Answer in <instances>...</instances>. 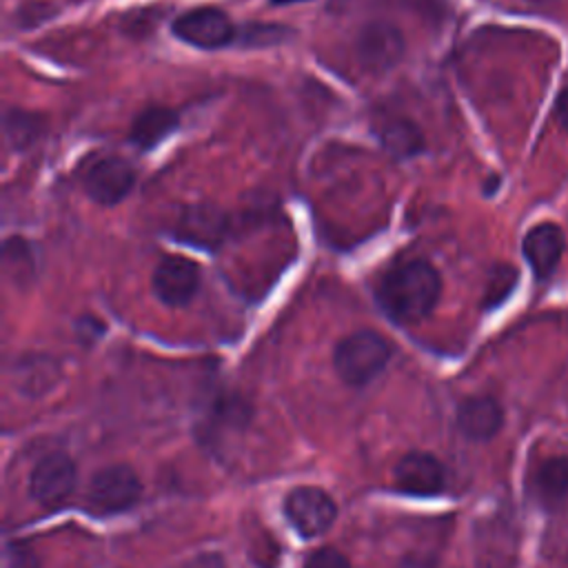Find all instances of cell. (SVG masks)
Returning <instances> with one entry per match:
<instances>
[{
    "mask_svg": "<svg viewBox=\"0 0 568 568\" xmlns=\"http://www.w3.org/2000/svg\"><path fill=\"white\" fill-rule=\"evenodd\" d=\"M442 277L426 260H408L388 268L377 286L382 308L395 322L410 324L424 320L437 304Z\"/></svg>",
    "mask_w": 568,
    "mask_h": 568,
    "instance_id": "1",
    "label": "cell"
},
{
    "mask_svg": "<svg viewBox=\"0 0 568 568\" xmlns=\"http://www.w3.org/2000/svg\"><path fill=\"white\" fill-rule=\"evenodd\" d=\"M390 359V344L375 331H357L346 335L333 353L337 375L351 384L362 386L375 379Z\"/></svg>",
    "mask_w": 568,
    "mask_h": 568,
    "instance_id": "2",
    "label": "cell"
},
{
    "mask_svg": "<svg viewBox=\"0 0 568 568\" xmlns=\"http://www.w3.org/2000/svg\"><path fill=\"white\" fill-rule=\"evenodd\" d=\"M175 38L197 49H222L235 40L237 27L215 7H200L178 16L171 24Z\"/></svg>",
    "mask_w": 568,
    "mask_h": 568,
    "instance_id": "3",
    "label": "cell"
},
{
    "mask_svg": "<svg viewBox=\"0 0 568 568\" xmlns=\"http://www.w3.org/2000/svg\"><path fill=\"white\" fill-rule=\"evenodd\" d=\"M355 55L368 73H384L393 69L404 55L402 31L384 20L364 24L355 38Z\"/></svg>",
    "mask_w": 568,
    "mask_h": 568,
    "instance_id": "4",
    "label": "cell"
},
{
    "mask_svg": "<svg viewBox=\"0 0 568 568\" xmlns=\"http://www.w3.org/2000/svg\"><path fill=\"white\" fill-rule=\"evenodd\" d=\"M140 479L129 466H106L91 477L89 504L100 513H122L140 499Z\"/></svg>",
    "mask_w": 568,
    "mask_h": 568,
    "instance_id": "5",
    "label": "cell"
},
{
    "mask_svg": "<svg viewBox=\"0 0 568 568\" xmlns=\"http://www.w3.org/2000/svg\"><path fill=\"white\" fill-rule=\"evenodd\" d=\"M151 284L162 304L184 306L200 288V266L184 255H164L153 271Z\"/></svg>",
    "mask_w": 568,
    "mask_h": 568,
    "instance_id": "6",
    "label": "cell"
},
{
    "mask_svg": "<svg viewBox=\"0 0 568 568\" xmlns=\"http://www.w3.org/2000/svg\"><path fill=\"white\" fill-rule=\"evenodd\" d=\"M75 464L64 453H51L42 457L31 470L29 493L44 508H55L71 495L75 486Z\"/></svg>",
    "mask_w": 568,
    "mask_h": 568,
    "instance_id": "7",
    "label": "cell"
},
{
    "mask_svg": "<svg viewBox=\"0 0 568 568\" xmlns=\"http://www.w3.org/2000/svg\"><path fill=\"white\" fill-rule=\"evenodd\" d=\"M286 517L291 526L304 537L322 535L335 521V504L333 499L313 486H302L288 493L284 501Z\"/></svg>",
    "mask_w": 568,
    "mask_h": 568,
    "instance_id": "8",
    "label": "cell"
},
{
    "mask_svg": "<svg viewBox=\"0 0 568 568\" xmlns=\"http://www.w3.org/2000/svg\"><path fill=\"white\" fill-rule=\"evenodd\" d=\"M135 184V173L131 164L122 158L106 155L95 160L84 173L87 195L104 206H113L124 200Z\"/></svg>",
    "mask_w": 568,
    "mask_h": 568,
    "instance_id": "9",
    "label": "cell"
},
{
    "mask_svg": "<svg viewBox=\"0 0 568 568\" xmlns=\"http://www.w3.org/2000/svg\"><path fill=\"white\" fill-rule=\"evenodd\" d=\"M395 484L399 490L428 497L437 495L446 484V470L442 462L430 453H408L395 466Z\"/></svg>",
    "mask_w": 568,
    "mask_h": 568,
    "instance_id": "10",
    "label": "cell"
},
{
    "mask_svg": "<svg viewBox=\"0 0 568 568\" xmlns=\"http://www.w3.org/2000/svg\"><path fill=\"white\" fill-rule=\"evenodd\" d=\"M566 237L555 222L532 226L521 240V253L537 280H548L564 255Z\"/></svg>",
    "mask_w": 568,
    "mask_h": 568,
    "instance_id": "11",
    "label": "cell"
},
{
    "mask_svg": "<svg viewBox=\"0 0 568 568\" xmlns=\"http://www.w3.org/2000/svg\"><path fill=\"white\" fill-rule=\"evenodd\" d=\"M504 424V410L493 397H468L457 408V426L473 442L493 439Z\"/></svg>",
    "mask_w": 568,
    "mask_h": 568,
    "instance_id": "12",
    "label": "cell"
},
{
    "mask_svg": "<svg viewBox=\"0 0 568 568\" xmlns=\"http://www.w3.org/2000/svg\"><path fill=\"white\" fill-rule=\"evenodd\" d=\"M375 135L379 144L393 158H413L424 151V133L422 129L404 115H379L375 120Z\"/></svg>",
    "mask_w": 568,
    "mask_h": 568,
    "instance_id": "13",
    "label": "cell"
},
{
    "mask_svg": "<svg viewBox=\"0 0 568 568\" xmlns=\"http://www.w3.org/2000/svg\"><path fill=\"white\" fill-rule=\"evenodd\" d=\"M532 493L544 508H561L568 504V457H546L532 475Z\"/></svg>",
    "mask_w": 568,
    "mask_h": 568,
    "instance_id": "14",
    "label": "cell"
},
{
    "mask_svg": "<svg viewBox=\"0 0 568 568\" xmlns=\"http://www.w3.org/2000/svg\"><path fill=\"white\" fill-rule=\"evenodd\" d=\"M178 124H180V115L173 109H169V106H146L135 115V120L129 129V140L138 149L149 151L155 144H160Z\"/></svg>",
    "mask_w": 568,
    "mask_h": 568,
    "instance_id": "15",
    "label": "cell"
},
{
    "mask_svg": "<svg viewBox=\"0 0 568 568\" xmlns=\"http://www.w3.org/2000/svg\"><path fill=\"white\" fill-rule=\"evenodd\" d=\"M4 273L16 286H24L36 275V255L24 237H9L4 242Z\"/></svg>",
    "mask_w": 568,
    "mask_h": 568,
    "instance_id": "16",
    "label": "cell"
},
{
    "mask_svg": "<svg viewBox=\"0 0 568 568\" xmlns=\"http://www.w3.org/2000/svg\"><path fill=\"white\" fill-rule=\"evenodd\" d=\"M42 135V120L36 113L22 109H9L4 113V138L13 151H24Z\"/></svg>",
    "mask_w": 568,
    "mask_h": 568,
    "instance_id": "17",
    "label": "cell"
},
{
    "mask_svg": "<svg viewBox=\"0 0 568 568\" xmlns=\"http://www.w3.org/2000/svg\"><path fill=\"white\" fill-rule=\"evenodd\" d=\"M517 284V271L508 264H499L490 271V277H488V286H486V297H484V306L486 308H493L497 304H501L510 291L515 288Z\"/></svg>",
    "mask_w": 568,
    "mask_h": 568,
    "instance_id": "18",
    "label": "cell"
},
{
    "mask_svg": "<svg viewBox=\"0 0 568 568\" xmlns=\"http://www.w3.org/2000/svg\"><path fill=\"white\" fill-rule=\"evenodd\" d=\"M304 568H351L348 559L339 552V550H333V548H322V550H315Z\"/></svg>",
    "mask_w": 568,
    "mask_h": 568,
    "instance_id": "19",
    "label": "cell"
},
{
    "mask_svg": "<svg viewBox=\"0 0 568 568\" xmlns=\"http://www.w3.org/2000/svg\"><path fill=\"white\" fill-rule=\"evenodd\" d=\"M7 568H38L36 555L22 544L7 546Z\"/></svg>",
    "mask_w": 568,
    "mask_h": 568,
    "instance_id": "20",
    "label": "cell"
},
{
    "mask_svg": "<svg viewBox=\"0 0 568 568\" xmlns=\"http://www.w3.org/2000/svg\"><path fill=\"white\" fill-rule=\"evenodd\" d=\"M555 118H557L559 126L568 131V87L561 89L555 100Z\"/></svg>",
    "mask_w": 568,
    "mask_h": 568,
    "instance_id": "21",
    "label": "cell"
},
{
    "mask_svg": "<svg viewBox=\"0 0 568 568\" xmlns=\"http://www.w3.org/2000/svg\"><path fill=\"white\" fill-rule=\"evenodd\" d=\"M402 568H430V566L424 564V561H413V559H408V561L402 564Z\"/></svg>",
    "mask_w": 568,
    "mask_h": 568,
    "instance_id": "22",
    "label": "cell"
},
{
    "mask_svg": "<svg viewBox=\"0 0 568 568\" xmlns=\"http://www.w3.org/2000/svg\"><path fill=\"white\" fill-rule=\"evenodd\" d=\"M275 4H291V2H302V0H273Z\"/></svg>",
    "mask_w": 568,
    "mask_h": 568,
    "instance_id": "23",
    "label": "cell"
}]
</instances>
